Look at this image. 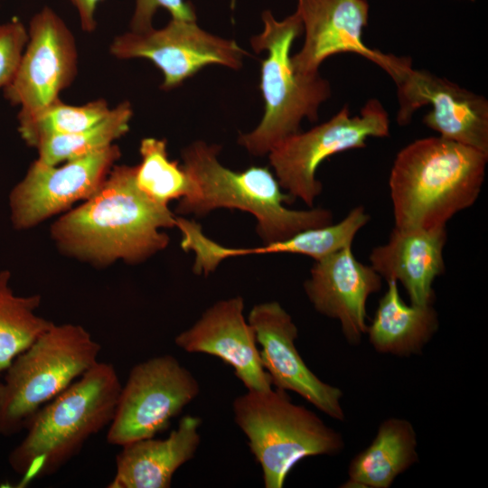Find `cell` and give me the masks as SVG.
Masks as SVG:
<instances>
[{
	"label": "cell",
	"mask_w": 488,
	"mask_h": 488,
	"mask_svg": "<svg viewBox=\"0 0 488 488\" xmlns=\"http://www.w3.org/2000/svg\"><path fill=\"white\" fill-rule=\"evenodd\" d=\"M135 169L113 166L93 195L55 221L52 234L62 250L96 264L136 263L167 246L161 229L175 227L176 216L138 189Z\"/></svg>",
	"instance_id": "obj_1"
},
{
	"label": "cell",
	"mask_w": 488,
	"mask_h": 488,
	"mask_svg": "<svg viewBox=\"0 0 488 488\" xmlns=\"http://www.w3.org/2000/svg\"><path fill=\"white\" fill-rule=\"evenodd\" d=\"M487 162L488 154L441 136L407 145L389 178L395 227L446 226L477 201Z\"/></svg>",
	"instance_id": "obj_2"
},
{
	"label": "cell",
	"mask_w": 488,
	"mask_h": 488,
	"mask_svg": "<svg viewBox=\"0 0 488 488\" xmlns=\"http://www.w3.org/2000/svg\"><path fill=\"white\" fill-rule=\"evenodd\" d=\"M220 151V145L202 140L183 150V166L193 180L196 192L190 198L179 200L178 213L203 216L219 208L247 211L256 218L257 233L265 244L333 222V215L327 209L286 208L285 204L295 199L282 192L267 167L231 170L219 161Z\"/></svg>",
	"instance_id": "obj_3"
},
{
	"label": "cell",
	"mask_w": 488,
	"mask_h": 488,
	"mask_svg": "<svg viewBox=\"0 0 488 488\" xmlns=\"http://www.w3.org/2000/svg\"><path fill=\"white\" fill-rule=\"evenodd\" d=\"M121 387L115 367L98 361L42 407L8 456L10 466L21 476V486L55 474L108 426Z\"/></svg>",
	"instance_id": "obj_4"
},
{
	"label": "cell",
	"mask_w": 488,
	"mask_h": 488,
	"mask_svg": "<svg viewBox=\"0 0 488 488\" xmlns=\"http://www.w3.org/2000/svg\"><path fill=\"white\" fill-rule=\"evenodd\" d=\"M261 18L263 30L250 39V44L255 52H267L261 61L259 83L264 114L252 131L238 139L249 153L258 156L298 133L303 119L316 121L321 105L332 94L329 81L320 73L302 74L293 66L291 49L303 32L297 12L277 20L265 10Z\"/></svg>",
	"instance_id": "obj_5"
},
{
	"label": "cell",
	"mask_w": 488,
	"mask_h": 488,
	"mask_svg": "<svg viewBox=\"0 0 488 488\" xmlns=\"http://www.w3.org/2000/svg\"><path fill=\"white\" fill-rule=\"evenodd\" d=\"M232 409L261 467L266 488H282L292 469L306 457L334 456L344 449L341 433L293 403L285 390H247L235 398Z\"/></svg>",
	"instance_id": "obj_6"
},
{
	"label": "cell",
	"mask_w": 488,
	"mask_h": 488,
	"mask_svg": "<svg viewBox=\"0 0 488 488\" xmlns=\"http://www.w3.org/2000/svg\"><path fill=\"white\" fill-rule=\"evenodd\" d=\"M100 350L81 325L53 324L5 371L0 383V436L25 429L42 407L99 361Z\"/></svg>",
	"instance_id": "obj_7"
},
{
	"label": "cell",
	"mask_w": 488,
	"mask_h": 488,
	"mask_svg": "<svg viewBox=\"0 0 488 488\" xmlns=\"http://www.w3.org/2000/svg\"><path fill=\"white\" fill-rule=\"evenodd\" d=\"M389 136V115L377 99H370L359 115L352 117L344 105L327 121L305 132L296 133L267 155L281 188L295 200L313 207L323 185L316 178L319 165L328 157L364 148L370 137Z\"/></svg>",
	"instance_id": "obj_8"
},
{
	"label": "cell",
	"mask_w": 488,
	"mask_h": 488,
	"mask_svg": "<svg viewBox=\"0 0 488 488\" xmlns=\"http://www.w3.org/2000/svg\"><path fill=\"white\" fill-rule=\"evenodd\" d=\"M200 393L193 374L174 356L164 354L136 364L122 385L107 441L124 446L155 437L168 428Z\"/></svg>",
	"instance_id": "obj_9"
},
{
	"label": "cell",
	"mask_w": 488,
	"mask_h": 488,
	"mask_svg": "<svg viewBox=\"0 0 488 488\" xmlns=\"http://www.w3.org/2000/svg\"><path fill=\"white\" fill-rule=\"evenodd\" d=\"M117 59H145L163 75L161 89L171 90L209 65L239 70L249 52L234 40L201 28L196 21L172 19L163 28L127 32L116 36L110 46Z\"/></svg>",
	"instance_id": "obj_10"
},
{
	"label": "cell",
	"mask_w": 488,
	"mask_h": 488,
	"mask_svg": "<svg viewBox=\"0 0 488 488\" xmlns=\"http://www.w3.org/2000/svg\"><path fill=\"white\" fill-rule=\"evenodd\" d=\"M28 41L5 98L20 108L17 118L33 116L74 81L78 71L76 40L63 19L44 6L31 18Z\"/></svg>",
	"instance_id": "obj_11"
},
{
	"label": "cell",
	"mask_w": 488,
	"mask_h": 488,
	"mask_svg": "<svg viewBox=\"0 0 488 488\" xmlns=\"http://www.w3.org/2000/svg\"><path fill=\"white\" fill-rule=\"evenodd\" d=\"M397 86L396 120L409 124L426 105L431 109L423 123L439 136L488 154V100L445 78L416 70L408 58L392 79Z\"/></svg>",
	"instance_id": "obj_12"
},
{
	"label": "cell",
	"mask_w": 488,
	"mask_h": 488,
	"mask_svg": "<svg viewBox=\"0 0 488 488\" xmlns=\"http://www.w3.org/2000/svg\"><path fill=\"white\" fill-rule=\"evenodd\" d=\"M121 155L110 146L93 154L50 165L38 160L10 194L12 220L27 229L93 195Z\"/></svg>",
	"instance_id": "obj_13"
},
{
	"label": "cell",
	"mask_w": 488,
	"mask_h": 488,
	"mask_svg": "<svg viewBox=\"0 0 488 488\" xmlns=\"http://www.w3.org/2000/svg\"><path fill=\"white\" fill-rule=\"evenodd\" d=\"M247 320L254 329L260 361L272 386L293 391L328 417L343 421L342 389L320 380L305 364L296 345L297 326L283 306L276 301L258 304Z\"/></svg>",
	"instance_id": "obj_14"
},
{
	"label": "cell",
	"mask_w": 488,
	"mask_h": 488,
	"mask_svg": "<svg viewBox=\"0 0 488 488\" xmlns=\"http://www.w3.org/2000/svg\"><path fill=\"white\" fill-rule=\"evenodd\" d=\"M305 42L291 56L295 70L302 74L319 73L327 58L351 52L374 62L391 77L402 57L385 54L369 48L362 39L368 25L370 5L367 0H296Z\"/></svg>",
	"instance_id": "obj_15"
},
{
	"label": "cell",
	"mask_w": 488,
	"mask_h": 488,
	"mask_svg": "<svg viewBox=\"0 0 488 488\" xmlns=\"http://www.w3.org/2000/svg\"><path fill=\"white\" fill-rule=\"evenodd\" d=\"M381 286V277L356 258L352 246L315 261L304 283L315 311L338 321L345 340L352 345L360 344L367 333V300Z\"/></svg>",
	"instance_id": "obj_16"
},
{
	"label": "cell",
	"mask_w": 488,
	"mask_h": 488,
	"mask_svg": "<svg viewBox=\"0 0 488 488\" xmlns=\"http://www.w3.org/2000/svg\"><path fill=\"white\" fill-rule=\"evenodd\" d=\"M244 300L233 296L220 300L174 339L176 346L189 353H204L230 365L248 390L272 388L264 370L256 334L244 317Z\"/></svg>",
	"instance_id": "obj_17"
},
{
	"label": "cell",
	"mask_w": 488,
	"mask_h": 488,
	"mask_svg": "<svg viewBox=\"0 0 488 488\" xmlns=\"http://www.w3.org/2000/svg\"><path fill=\"white\" fill-rule=\"evenodd\" d=\"M446 226L394 227L386 243L370 253V265L386 281L399 282L413 305H434L436 278L445 271Z\"/></svg>",
	"instance_id": "obj_18"
},
{
	"label": "cell",
	"mask_w": 488,
	"mask_h": 488,
	"mask_svg": "<svg viewBox=\"0 0 488 488\" xmlns=\"http://www.w3.org/2000/svg\"><path fill=\"white\" fill-rule=\"evenodd\" d=\"M202 419L183 416L166 438L139 439L122 446L108 488H169L174 473L192 460L201 444Z\"/></svg>",
	"instance_id": "obj_19"
},
{
	"label": "cell",
	"mask_w": 488,
	"mask_h": 488,
	"mask_svg": "<svg viewBox=\"0 0 488 488\" xmlns=\"http://www.w3.org/2000/svg\"><path fill=\"white\" fill-rule=\"evenodd\" d=\"M387 285L367 328L369 342L380 353L398 357L419 355L439 328L434 305H408L402 300L396 281H387Z\"/></svg>",
	"instance_id": "obj_20"
},
{
	"label": "cell",
	"mask_w": 488,
	"mask_h": 488,
	"mask_svg": "<svg viewBox=\"0 0 488 488\" xmlns=\"http://www.w3.org/2000/svg\"><path fill=\"white\" fill-rule=\"evenodd\" d=\"M418 438L405 418L383 420L375 436L348 465L345 488H389L396 478L418 462Z\"/></svg>",
	"instance_id": "obj_21"
},
{
	"label": "cell",
	"mask_w": 488,
	"mask_h": 488,
	"mask_svg": "<svg viewBox=\"0 0 488 488\" xmlns=\"http://www.w3.org/2000/svg\"><path fill=\"white\" fill-rule=\"evenodd\" d=\"M9 278L8 271L0 272V373L53 324L35 314L41 296H15Z\"/></svg>",
	"instance_id": "obj_22"
},
{
	"label": "cell",
	"mask_w": 488,
	"mask_h": 488,
	"mask_svg": "<svg viewBox=\"0 0 488 488\" xmlns=\"http://www.w3.org/2000/svg\"><path fill=\"white\" fill-rule=\"evenodd\" d=\"M139 153L141 161L135 165L136 184L152 201L168 206L171 201L194 195L193 180L183 164L169 158L165 139H142Z\"/></svg>",
	"instance_id": "obj_23"
},
{
	"label": "cell",
	"mask_w": 488,
	"mask_h": 488,
	"mask_svg": "<svg viewBox=\"0 0 488 488\" xmlns=\"http://www.w3.org/2000/svg\"><path fill=\"white\" fill-rule=\"evenodd\" d=\"M132 117V105L125 100L89 128L41 140L35 147L39 155L37 160L56 165L105 149L128 132Z\"/></svg>",
	"instance_id": "obj_24"
},
{
	"label": "cell",
	"mask_w": 488,
	"mask_h": 488,
	"mask_svg": "<svg viewBox=\"0 0 488 488\" xmlns=\"http://www.w3.org/2000/svg\"><path fill=\"white\" fill-rule=\"evenodd\" d=\"M110 109L103 99L76 106L58 99L33 116L18 119V131L28 145L36 147L44 138L77 133L95 126Z\"/></svg>",
	"instance_id": "obj_25"
},
{
	"label": "cell",
	"mask_w": 488,
	"mask_h": 488,
	"mask_svg": "<svg viewBox=\"0 0 488 488\" xmlns=\"http://www.w3.org/2000/svg\"><path fill=\"white\" fill-rule=\"evenodd\" d=\"M28 41V31L19 20L0 23V89L14 78Z\"/></svg>",
	"instance_id": "obj_26"
},
{
	"label": "cell",
	"mask_w": 488,
	"mask_h": 488,
	"mask_svg": "<svg viewBox=\"0 0 488 488\" xmlns=\"http://www.w3.org/2000/svg\"><path fill=\"white\" fill-rule=\"evenodd\" d=\"M160 8L165 9L172 19L196 21L194 7L185 0H136L130 31L139 33L153 28L154 16Z\"/></svg>",
	"instance_id": "obj_27"
},
{
	"label": "cell",
	"mask_w": 488,
	"mask_h": 488,
	"mask_svg": "<svg viewBox=\"0 0 488 488\" xmlns=\"http://www.w3.org/2000/svg\"><path fill=\"white\" fill-rule=\"evenodd\" d=\"M76 9L81 29L92 33L97 27L96 11L103 0H68Z\"/></svg>",
	"instance_id": "obj_28"
},
{
	"label": "cell",
	"mask_w": 488,
	"mask_h": 488,
	"mask_svg": "<svg viewBox=\"0 0 488 488\" xmlns=\"http://www.w3.org/2000/svg\"><path fill=\"white\" fill-rule=\"evenodd\" d=\"M467 1H471V2H474V1H475V0H467Z\"/></svg>",
	"instance_id": "obj_29"
}]
</instances>
